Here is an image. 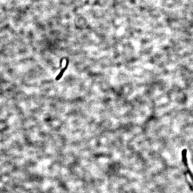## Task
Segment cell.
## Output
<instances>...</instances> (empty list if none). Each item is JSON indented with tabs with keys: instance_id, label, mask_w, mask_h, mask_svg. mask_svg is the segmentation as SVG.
Listing matches in <instances>:
<instances>
[{
	"instance_id": "obj_1",
	"label": "cell",
	"mask_w": 193,
	"mask_h": 193,
	"mask_svg": "<svg viewBox=\"0 0 193 193\" xmlns=\"http://www.w3.org/2000/svg\"><path fill=\"white\" fill-rule=\"evenodd\" d=\"M182 159L183 164L186 167L187 170V172L189 174L190 176V179L193 183V175L190 171V169L189 168L188 164L187 159V150L186 149H184L182 151Z\"/></svg>"
}]
</instances>
